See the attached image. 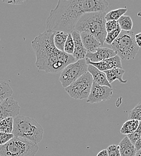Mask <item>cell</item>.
<instances>
[{
    "instance_id": "obj_1",
    "label": "cell",
    "mask_w": 141,
    "mask_h": 156,
    "mask_svg": "<svg viewBox=\"0 0 141 156\" xmlns=\"http://www.w3.org/2000/svg\"><path fill=\"white\" fill-rule=\"evenodd\" d=\"M108 7V2L104 0H59L47 18L46 30L70 34L84 14L106 12Z\"/></svg>"
},
{
    "instance_id": "obj_2",
    "label": "cell",
    "mask_w": 141,
    "mask_h": 156,
    "mask_svg": "<svg viewBox=\"0 0 141 156\" xmlns=\"http://www.w3.org/2000/svg\"><path fill=\"white\" fill-rule=\"evenodd\" d=\"M55 33L46 30L31 42L36 57L37 68L41 71L52 74L61 73L69 64L77 61L73 55L56 48L54 43Z\"/></svg>"
},
{
    "instance_id": "obj_3",
    "label": "cell",
    "mask_w": 141,
    "mask_h": 156,
    "mask_svg": "<svg viewBox=\"0 0 141 156\" xmlns=\"http://www.w3.org/2000/svg\"><path fill=\"white\" fill-rule=\"evenodd\" d=\"M106 14V13L103 12L84 14L78 21L75 30L80 33L87 32L94 36L101 44H103L107 35Z\"/></svg>"
},
{
    "instance_id": "obj_4",
    "label": "cell",
    "mask_w": 141,
    "mask_h": 156,
    "mask_svg": "<svg viewBox=\"0 0 141 156\" xmlns=\"http://www.w3.org/2000/svg\"><path fill=\"white\" fill-rule=\"evenodd\" d=\"M43 127L34 118L22 115L14 118L13 134L15 136L38 144L43 139Z\"/></svg>"
},
{
    "instance_id": "obj_5",
    "label": "cell",
    "mask_w": 141,
    "mask_h": 156,
    "mask_svg": "<svg viewBox=\"0 0 141 156\" xmlns=\"http://www.w3.org/2000/svg\"><path fill=\"white\" fill-rule=\"evenodd\" d=\"M111 46L117 55L122 60L135 58L139 49L136 43L135 34L132 31H121L119 36Z\"/></svg>"
},
{
    "instance_id": "obj_6",
    "label": "cell",
    "mask_w": 141,
    "mask_h": 156,
    "mask_svg": "<svg viewBox=\"0 0 141 156\" xmlns=\"http://www.w3.org/2000/svg\"><path fill=\"white\" fill-rule=\"evenodd\" d=\"M38 150L37 144L15 136L5 145H0V156H35Z\"/></svg>"
},
{
    "instance_id": "obj_7",
    "label": "cell",
    "mask_w": 141,
    "mask_h": 156,
    "mask_svg": "<svg viewBox=\"0 0 141 156\" xmlns=\"http://www.w3.org/2000/svg\"><path fill=\"white\" fill-rule=\"evenodd\" d=\"M93 83V77L88 72L64 89L70 98L76 100H82L89 97Z\"/></svg>"
},
{
    "instance_id": "obj_8",
    "label": "cell",
    "mask_w": 141,
    "mask_h": 156,
    "mask_svg": "<svg viewBox=\"0 0 141 156\" xmlns=\"http://www.w3.org/2000/svg\"><path fill=\"white\" fill-rule=\"evenodd\" d=\"M88 64L86 59L78 60L66 66L60 73L59 80L62 86L65 88L73 83L81 76L88 72Z\"/></svg>"
},
{
    "instance_id": "obj_9",
    "label": "cell",
    "mask_w": 141,
    "mask_h": 156,
    "mask_svg": "<svg viewBox=\"0 0 141 156\" xmlns=\"http://www.w3.org/2000/svg\"><path fill=\"white\" fill-rule=\"evenodd\" d=\"M113 94L112 88L106 86H101L93 82L92 88L89 97L87 98V103L91 104L97 103L109 100Z\"/></svg>"
},
{
    "instance_id": "obj_10",
    "label": "cell",
    "mask_w": 141,
    "mask_h": 156,
    "mask_svg": "<svg viewBox=\"0 0 141 156\" xmlns=\"http://www.w3.org/2000/svg\"><path fill=\"white\" fill-rule=\"evenodd\" d=\"M20 109L18 102L13 98H7L0 104V121L9 117L18 116Z\"/></svg>"
},
{
    "instance_id": "obj_11",
    "label": "cell",
    "mask_w": 141,
    "mask_h": 156,
    "mask_svg": "<svg viewBox=\"0 0 141 156\" xmlns=\"http://www.w3.org/2000/svg\"><path fill=\"white\" fill-rule=\"evenodd\" d=\"M86 59V63L91 64L101 72L108 71L115 68L122 69L121 59L118 55H116L112 58L103 60L99 62H90L88 59Z\"/></svg>"
},
{
    "instance_id": "obj_12",
    "label": "cell",
    "mask_w": 141,
    "mask_h": 156,
    "mask_svg": "<svg viewBox=\"0 0 141 156\" xmlns=\"http://www.w3.org/2000/svg\"><path fill=\"white\" fill-rule=\"evenodd\" d=\"M116 55V53L112 49L100 48L95 52H87L85 58L88 59L92 62H99L103 60L112 58Z\"/></svg>"
},
{
    "instance_id": "obj_13",
    "label": "cell",
    "mask_w": 141,
    "mask_h": 156,
    "mask_svg": "<svg viewBox=\"0 0 141 156\" xmlns=\"http://www.w3.org/2000/svg\"><path fill=\"white\" fill-rule=\"evenodd\" d=\"M71 34L74 41V52L73 56L77 61L85 58L87 51L83 44L81 33L74 30Z\"/></svg>"
},
{
    "instance_id": "obj_14",
    "label": "cell",
    "mask_w": 141,
    "mask_h": 156,
    "mask_svg": "<svg viewBox=\"0 0 141 156\" xmlns=\"http://www.w3.org/2000/svg\"><path fill=\"white\" fill-rule=\"evenodd\" d=\"M81 37L83 44L87 52H95L103 46L94 36L87 32L81 33Z\"/></svg>"
},
{
    "instance_id": "obj_15",
    "label": "cell",
    "mask_w": 141,
    "mask_h": 156,
    "mask_svg": "<svg viewBox=\"0 0 141 156\" xmlns=\"http://www.w3.org/2000/svg\"><path fill=\"white\" fill-rule=\"evenodd\" d=\"M88 72L91 75L94 82L101 86H106L112 88V85L108 82L104 72L99 70L91 64H88Z\"/></svg>"
},
{
    "instance_id": "obj_16",
    "label": "cell",
    "mask_w": 141,
    "mask_h": 156,
    "mask_svg": "<svg viewBox=\"0 0 141 156\" xmlns=\"http://www.w3.org/2000/svg\"><path fill=\"white\" fill-rule=\"evenodd\" d=\"M119 150L121 156H135L137 153L135 145L133 144L128 137L125 136L120 142Z\"/></svg>"
},
{
    "instance_id": "obj_17",
    "label": "cell",
    "mask_w": 141,
    "mask_h": 156,
    "mask_svg": "<svg viewBox=\"0 0 141 156\" xmlns=\"http://www.w3.org/2000/svg\"><path fill=\"white\" fill-rule=\"evenodd\" d=\"M106 75V78L108 82L111 84L115 80H118L122 83H127V80H123L122 76L125 73L124 70L122 69L115 68L108 71L104 72Z\"/></svg>"
},
{
    "instance_id": "obj_18",
    "label": "cell",
    "mask_w": 141,
    "mask_h": 156,
    "mask_svg": "<svg viewBox=\"0 0 141 156\" xmlns=\"http://www.w3.org/2000/svg\"><path fill=\"white\" fill-rule=\"evenodd\" d=\"M139 121L136 119H129L122 126L120 132L122 135H129L132 134L138 127Z\"/></svg>"
},
{
    "instance_id": "obj_19",
    "label": "cell",
    "mask_w": 141,
    "mask_h": 156,
    "mask_svg": "<svg viewBox=\"0 0 141 156\" xmlns=\"http://www.w3.org/2000/svg\"><path fill=\"white\" fill-rule=\"evenodd\" d=\"M13 93V90L8 82L4 80L0 81V104L7 98H11Z\"/></svg>"
},
{
    "instance_id": "obj_20",
    "label": "cell",
    "mask_w": 141,
    "mask_h": 156,
    "mask_svg": "<svg viewBox=\"0 0 141 156\" xmlns=\"http://www.w3.org/2000/svg\"><path fill=\"white\" fill-rule=\"evenodd\" d=\"M69 34L62 32L57 31L55 32L54 36V43L57 49L59 51L64 52V48L65 41L67 39Z\"/></svg>"
},
{
    "instance_id": "obj_21",
    "label": "cell",
    "mask_w": 141,
    "mask_h": 156,
    "mask_svg": "<svg viewBox=\"0 0 141 156\" xmlns=\"http://www.w3.org/2000/svg\"><path fill=\"white\" fill-rule=\"evenodd\" d=\"M14 118L9 117L0 121V132L13 134Z\"/></svg>"
},
{
    "instance_id": "obj_22",
    "label": "cell",
    "mask_w": 141,
    "mask_h": 156,
    "mask_svg": "<svg viewBox=\"0 0 141 156\" xmlns=\"http://www.w3.org/2000/svg\"><path fill=\"white\" fill-rule=\"evenodd\" d=\"M127 12V8H120L113 10L106 14L105 20L107 21H118Z\"/></svg>"
},
{
    "instance_id": "obj_23",
    "label": "cell",
    "mask_w": 141,
    "mask_h": 156,
    "mask_svg": "<svg viewBox=\"0 0 141 156\" xmlns=\"http://www.w3.org/2000/svg\"><path fill=\"white\" fill-rule=\"evenodd\" d=\"M117 22L122 31H130L133 28V21L129 16H122Z\"/></svg>"
},
{
    "instance_id": "obj_24",
    "label": "cell",
    "mask_w": 141,
    "mask_h": 156,
    "mask_svg": "<svg viewBox=\"0 0 141 156\" xmlns=\"http://www.w3.org/2000/svg\"><path fill=\"white\" fill-rule=\"evenodd\" d=\"M121 29L120 27V26L118 25V27H117V28L110 33H107L106 39L104 40V43H106L108 44L111 45L112 43L117 39V37L119 36L120 34L121 33Z\"/></svg>"
},
{
    "instance_id": "obj_25",
    "label": "cell",
    "mask_w": 141,
    "mask_h": 156,
    "mask_svg": "<svg viewBox=\"0 0 141 156\" xmlns=\"http://www.w3.org/2000/svg\"><path fill=\"white\" fill-rule=\"evenodd\" d=\"M128 119H136L141 121V102L129 112Z\"/></svg>"
},
{
    "instance_id": "obj_26",
    "label": "cell",
    "mask_w": 141,
    "mask_h": 156,
    "mask_svg": "<svg viewBox=\"0 0 141 156\" xmlns=\"http://www.w3.org/2000/svg\"><path fill=\"white\" fill-rule=\"evenodd\" d=\"M64 52L69 55H73L74 52V41L71 33L69 34L68 35L67 39L64 45Z\"/></svg>"
},
{
    "instance_id": "obj_27",
    "label": "cell",
    "mask_w": 141,
    "mask_h": 156,
    "mask_svg": "<svg viewBox=\"0 0 141 156\" xmlns=\"http://www.w3.org/2000/svg\"><path fill=\"white\" fill-rule=\"evenodd\" d=\"M141 136V121H139V126L138 129L131 135H127V136L130 139L131 142L135 145V144L136 142V141L138 140L139 137Z\"/></svg>"
},
{
    "instance_id": "obj_28",
    "label": "cell",
    "mask_w": 141,
    "mask_h": 156,
    "mask_svg": "<svg viewBox=\"0 0 141 156\" xmlns=\"http://www.w3.org/2000/svg\"><path fill=\"white\" fill-rule=\"evenodd\" d=\"M108 156H121L119 147L116 145H111L106 149Z\"/></svg>"
},
{
    "instance_id": "obj_29",
    "label": "cell",
    "mask_w": 141,
    "mask_h": 156,
    "mask_svg": "<svg viewBox=\"0 0 141 156\" xmlns=\"http://www.w3.org/2000/svg\"><path fill=\"white\" fill-rule=\"evenodd\" d=\"M15 137L13 134L0 132V145H3Z\"/></svg>"
},
{
    "instance_id": "obj_30",
    "label": "cell",
    "mask_w": 141,
    "mask_h": 156,
    "mask_svg": "<svg viewBox=\"0 0 141 156\" xmlns=\"http://www.w3.org/2000/svg\"><path fill=\"white\" fill-rule=\"evenodd\" d=\"M118 25H119L117 21H115V20L107 21L106 23V30L107 33L116 30L118 27Z\"/></svg>"
},
{
    "instance_id": "obj_31",
    "label": "cell",
    "mask_w": 141,
    "mask_h": 156,
    "mask_svg": "<svg viewBox=\"0 0 141 156\" xmlns=\"http://www.w3.org/2000/svg\"><path fill=\"white\" fill-rule=\"evenodd\" d=\"M2 2L7 4H12V5H15V4H21L23 2H24L25 1L24 0H3L2 1Z\"/></svg>"
},
{
    "instance_id": "obj_32",
    "label": "cell",
    "mask_w": 141,
    "mask_h": 156,
    "mask_svg": "<svg viewBox=\"0 0 141 156\" xmlns=\"http://www.w3.org/2000/svg\"><path fill=\"white\" fill-rule=\"evenodd\" d=\"M135 40L138 46L141 48V33L135 34Z\"/></svg>"
},
{
    "instance_id": "obj_33",
    "label": "cell",
    "mask_w": 141,
    "mask_h": 156,
    "mask_svg": "<svg viewBox=\"0 0 141 156\" xmlns=\"http://www.w3.org/2000/svg\"><path fill=\"white\" fill-rule=\"evenodd\" d=\"M135 147L136 149V151H139L141 149V136L139 137L138 140L136 141V142L135 144Z\"/></svg>"
},
{
    "instance_id": "obj_34",
    "label": "cell",
    "mask_w": 141,
    "mask_h": 156,
    "mask_svg": "<svg viewBox=\"0 0 141 156\" xmlns=\"http://www.w3.org/2000/svg\"><path fill=\"white\" fill-rule=\"evenodd\" d=\"M97 156H108L107 150H103L101 151L100 152H99L97 154Z\"/></svg>"
},
{
    "instance_id": "obj_35",
    "label": "cell",
    "mask_w": 141,
    "mask_h": 156,
    "mask_svg": "<svg viewBox=\"0 0 141 156\" xmlns=\"http://www.w3.org/2000/svg\"><path fill=\"white\" fill-rule=\"evenodd\" d=\"M141 156V149L139 150V151H137L136 154V156Z\"/></svg>"
}]
</instances>
